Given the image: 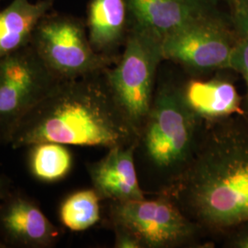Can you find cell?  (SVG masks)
Returning a JSON list of instances; mask_svg holds the SVG:
<instances>
[{
  "mask_svg": "<svg viewBox=\"0 0 248 248\" xmlns=\"http://www.w3.org/2000/svg\"><path fill=\"white\" fill-rule=\"evenodd\" d=\"M164 195L204 230L223 232L248 222V118L204 122L186 168Z\"/></svg>",
  "mask_w": 248,
  "mask_h": 248,
  "instance_id": "1",
  "label": "cell"
},
{
  "mask_svg": "<svg viewBox=\"0 0 248 248\" xmlns=\"http://www.w3.org/2000/svg\"><path fill=\"white\" fill-rule=\"evenodd\" d=\"M104 72L58 81L18 124L11 147L54 142L109 149L139 142L140 135L117 103Z\"/></svg>",
  "mask_w": 248,
  "mask_h": 248,
  "instance_id": "2",
  "label": "cell"
},
{
  "mask_svg": "<svg viewBox=\"0 0 248 248\" xmlns=\"http://www.w3.org/2000/svg\"><path fill=\"white\" fill-rule=\"evenodd\" d=\"M203 124L186 102L182 88L161 85L155 93L139 142L151 164L171 174L172 181L192 157Z\"/></svg>",
  "mask_w": 248,
  "mask_h": 248,
  "instance_id": "3",
  "label": "cell"
},
{
  "mask_svg": "<svg viewBox=\"0 0 248 248\" xmlns=\"http://www.w3.org/2000/svg\"><path fill=\"white\" fill-rule=\"evenodd\" d=\"M163 59L162 39L133 27L115 66L104 72L117 103L139 135L150 112L156 71Z\"/></svg>",
  "mask_w": 248,
  "mask_h": 248,
  "instance_id": "4",
  "label": "cell"
},
{
  "mask_svg": "<svg viewBox=\"0 0 248 248\" xmlns=\"http://www.w3.org/2000/svg\"><path fill=\"white\" fill-rule=\"evenodd\" d=\"M113 227L130 232L142 248H175L194 239L201 228L169 197L111 202Z\"/></svg>",
  "mask_w": 248,
  "mask_h": 248,
  "instance_id": "5",
  "label": "cell"
},
{
  "mask_svg": "<svg viewBox=\"0 0 248 248\" xmlns=\"http://www.w3.org/2000/svg\"><path fill=\"white\" fill-rule=\"evenodd\" d=\"M58 81L31 45L0 59V143Z\"/></svg>",
  "mask_w": 248,
  "mask_h": 248,
  "instance_id": "6",
  "label": "cell"
},
{
  "mask_svg": "<svg viewBox=\"0 0 248 248\" xmlns=\"http://www.w3.org/2000/svg\"><path fill=\"white\" fill-rule=\"evenodd\" d=\"M31 47L49 71L59 80L97 75L109 67L112 57L98 53L79 23L57 18L37 27Z\"/></svg>",
  "mask_w": 248,
  "mask_h": 248,
  "instance_id": "7",
  "label": "cell"
},
{
  "mask_svg": "<svg viewBox=\"0 0 248 248\" xmlns=\"http://www.w3.org/2000/svg\"><path fill=\"white\" fill-rule=\"evenodd\" d=\"M234 37L214 13L179 27L162 39L164 59L179 63L194 73L229 68Z\"/></svg>",
  "mask_w": 248,
  "mask_h": 248,
  "instance_id": "8",
  "label": "cell"
},
{
  "mask_svg": "<svg viewBox=\"0 0 248 248\" xmlns=\"http://www.w3.org/2000/svg\"><path fill=\"white\" fill-rule=\"evenodd\" d=\"M60 234V229L29 197L13 192L0 200V241L5 247L52 248Z\"/></svg>",
  "mask_w": 248,
  "mask_h": 248,
  "instance_id": "9",
  "label": "cell"
},
{
  "mask_svg": "<svg viewBox=\"0 0 248 248\" xmlns=\"http://www.w3.org/2000/svg\"><path fill=\"white\" fill-rule=\"evenodd\" d=\"M139 142L109 148L104 157L88 166L93 188L101 200L129 202L144 199L138 182L134 152Z\"/></svg>",
  "mask_w": 248,
  "mask_h": 248,
  "instance_id": "10",
  "label": "cell"
},
{
  "mask_svg": "<svg viewBox=\"0 0 248 248\" xmlns=\"http://www.w3.org/2000/svg\"><path fill=\"white\" fill-rule=\"evenodd\" d=\"M133 27L163 39L196 18L214 13L213 0H125Z\"/></svg>",
  "mask_w": 248,
  "mask_h": 248,
  "instance_id": "11",
  "label": "cell"
},
{
  "mask_svg": "<svg viewBox=\"0 0 248 248\" xmlns=\"http://www.w3.org/2000/svg\"><path fill=\"white\" fill-rule=\"evenodd\" d=\"M182 89L188 105L204 122L244 113L239 94L229 81L192 79Z\"/></svg>",
  "mask_w": 248,
  "mask_h": 248,
  "instance_id": "12",
  "label": "cell"
},
{
  "mask_svg": "<svg viewBox=\"0 0 248 248\" xmlns=\"http://www.w3.org/2000/svg\"><path fill=\"white\" fill-rule=\"evenodd\" d=\"M49 1L13 0L0 12V59L31 45Z\"/></svg>",
  "mask_w": 248,
  "mask_h": 248,
  "instance_id": "13",
  "label": "cell"
},
{
  "mask_svg": "<svg viewBox=\"0 0 248 248\" xmlns=\"http://www.w3.org/2000/svg\"><path fill=\"white\" fill-rule=\"evenodd\" d=\"M127 15L125 0H91L89 39L96 52L112 57L124 41Z\"/></svg>",
  "mask_w": 248,
  "mask_h": 248,
  "instance_id": "14",
  "label": "cell"
},
{
  "mask_svg": "<svg viewBox=\"0 0 248 248\" xmlns=\"http://www.w3.org/2000/svg\"><path fill=\"white\" fill-rule=\"evenodd\" d=\"M29 169L37 180L54 183L67 177L73 157L67 145L54 142H37L28 147Z\"/></svg>",
  "mask_w": 248,
  "mask_h": 248,
  "instance_id": "15",
  "label": "cell"
},
{
  "mask_svg": "<svg viewBox=\"0 0 248 248\" xmlns=\"http://www.w3.org/2000/svg\"><path fill=\"white\" fill-rule=\"evenodd\" d=\"M100 201L93 187L72 193L60 206L61 223L73 232L88 230L100 219Z\"/></svg>",
  "mask_w": 248,
  "mask_h": 248,
  "instance_id": "16",
  "label": "cell"
},
{
  "mask_svg": "<svg viewBox=\"0 0 248 248\" xmlns=\"http://www.w3.org/2000/svg\"><path fill=\"white\" fill-rule=\"evenodd\" d=\"M229 69L238 72L242 75L247 85L246 108L248 112V39H239L232 53Z\"/></svg>",
  "mask_w": 248,
  "mask_h": 248,
  "instance_id": "17",
  "label": "cell"
},
{
  "mask_svg": "<svg viewBox=\"0 0 248 248\" xmlns=\"http://www.w3.org/2000/svg\"><path fill=\"white\" fill-rule=\"evenodd\" d=\"M232 20L236 36L248 39V0H232Z\"/></svg>",
  "mask_w": 248,
  "mask_h": 248,
  "instance_id": "18",
  "label": "cell"
},
{
  "mask_svg": "<svg viewBox=\"0 0 248 248\" xmlns=\"http://www.w3.org/2000/svg\"><path fill=\"white\" fill-rule=\"evenodd\" d=\"M115 232V248H142L138 241L127 231L119 227H113Z\"/></svg>",
  "mask_w": 248,
  "mask_h": 248,
  "instance_id": "19",
  "label": "cell"
},
{
  "mask_svg": "<svg viewBox=\"0 0 248 248\" xmlns=\"http://www.w3.org/2000/svg\"><path fill=\"white\" fill-rule=\"evenodd\" d=\"M229 246L232 248H248V222L241 224L233 230Z\"/></svg>",
  "mask_w": 248,
  "mask_h": 248,
  "instance_id": "20",
  "label": "cell"
},
{
  "mask_svg": "<svg viewBox=\"0 0 248 248\" xmlns=\"http://www.w3.org/2000/svg\"><path fill=\"white\" fill-rule=\"evenodd\" d=\"M5 194V192H4V190H3V186L1 185V183H0V200L2 199V197L4 196Z\"/></svg>",
  "mask_w": 248,
  "mask_h": 248,
  "instance_id": "21",
  "label": "cell"
}]
</instances>
